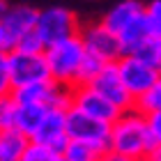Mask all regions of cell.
<instances>
[{"mask_svg":"<svg viewBox=\"0 0 161 161\" xmlns=\"http://www.w3.org/2000/svg\"><path fill=\"white\" fill-rule=\"evenodd\" d=\"M108 150H101L97 145L90 143H80V141H69L67 147L62 150L64 161H101Z\"/></svg>","mask_w":161,"mask_h":161,"instance_id":"9a60e30c","label":"cell"},{"mask_svg":"<svg viewBox=\"0 0 161 161\" xmlns=\"http://www.w3.org/2000/svg\"><path fill=\"white\" fill-rule=\"evenodd\" d=\"M30 143L44 145V147H51L55 152H62L69 143V134H67V111H60V108H51L48 115L44 118L39 131L32 136Z\"/></svg>","mask_w":161,"mask_h":161,"instance_id":"8fae6325","label":"cell"},{"mask_svg":"<svg viewBox=\"0 0 161 161\" xmlns=\"http://www.w3.org/2000/svg\"><path fill=\"white\" fill-rule=\"evenodd\" d=\"M145 118H147V127H150L152 143H154V145H161V113L145 115Z\"/></svg>","mask_w":161,"mask_h":161,"instance_id":"7402d4cb","label":"cell"},{"mask_svg":"<svg viewBox=\"0 0 161 161\" xmlns=\"http://www.w3.org/2000/svg\"><path fill=\"white\" fill-rule=\"evenodd\" d=\"M16 113H19V104L14 101L12 94L0 99V131L16 129Z\"/></svg>","mask_w":161,"mask_h":161,"instance_id":"ac0fdd59","label":"cell"},{"mask_svg":"<svg viewBox=\"0 0 161 161\" xmlns=\"http://www.w3.org/2000/svg\"><path fill=\"white\" fill-rule=\"evenodd\" d=\"M134 55H138L141 60L150 62V64H157V67H159V60H161V42H159V39H147Z\"/></svg>","mask_w":161,"mask_h":161,"instance_id":"ffe728a7","label":"cell"},{"mask_svg":"<svg viewBox=\"0 0 161 161\" xmlns=\"http://www.w3.org/2000/svg\"><path fill=\"white\" fill-rule=\"evenodd\" d=\"M145 25H147V32L152 39L161 42V0H152V3L145 5Z\"/></svg>","mask_w":161,"mask_h":161,"instance_id":"e0dca14e","label":"cell"},{"mask_svg":"<svg viewBox=\"0 0 161 161\" xmlns=\"http://www.w3.org/2000/svg\"><path fill=\"white\" fill-rule=\"evenodd\" d=\"M143 161H161V145H154V147L150 150V154L145 157Z\"/></svg>","mask_w":161,"mask_h":161,"instance_id":"d4e9b609","label":"cell"},{"mask_svg":"<svg viewBox=\"0 0 161 161\" xmlns=\"http://www.w3.org/2000/svg\"><path fill=\"white\" fill-rule=\"evenodd\" d=\"M90 87H94L104 99H108L111 104L118 108V111H129V108L136 106L134 97L129 94L127 85H124V80L120 76V69H118V62L113 64H106L104 69L99 71V76L90 83Z\"/></svg>","mask_w":161,"mask_h":161,"instance_id":"ba28073f","label":"cell"},{"mask_svg":"<svg viewBox=\"0 0 161 161\" xmlns=\"http://www.w3.org/2000/svg\"><path fill=\"white\" fill-rule=\"evenodd\" d=\"M80 39H83V44H85L87 55L97 58V60H101L104 64H113V62H118L124 55L118 35L111 32L101 21L85 23L83 28H80Z\"/></svg>","mask_w":161,"mask_h":161,"instance_id":"5b68a950","label":"cell"},{"mask_svg":"<svg viewBox=\"0 0 161 161\" xmlns=\"http://www.w3.org/2000/svg\"><path fill=\"white\" fill-rule=\"evenodd\" d=\"M51 108L46 106H19V113H16V131H21L25 138H30L39 131L44 118L48 115Z\"/></svg>","mask_w":161,"mask_h":161,"instance_id":"4fadbf2b","label":"cell"},{"mask_svg":"<svg viewBox=\"0 0 161 161\" xmlns=\"http://www.w3.org/2000/svg\"><path fill=\"white\" fill-rule=\"evenodd\" d=\"M12 92H14V85L9 76V62H7V55H0V99L9 97Z\"/></svg>","mask_w":161,"mask_h":161,"instance_id":"44dd1931","label":"cell"},{"mask_svg":"<svg viewBox=\"0 0 161 161\" xmlns=\"http://www.w3.org/2000/svg\"><path fill=\"white\" fill-rule=\"evenodd\" d=\"M101 161H136V159H131V157H124V154H118V152H111L108 150L106 154H104V159Z\"/></svg>","mask_w":161,"mask_h":161,"instance_id":"cb8c5ba5","label":"cell"},{"mask_svg":"<svg viewBox=\"0 0 161 161\" xmlns=\"http://www.w3.org/2000/svg\"><path fill=\"white\" fill-rule=\"evenodd\" d=\"M118 69H120V76L124 80V85H127L129 94L134 97V101L141 99L152 85H157L161 80V69L157 64L141 60L138 55H122L118 60Z\"/></svg>","mask_w":161,"mask_h":161,"instance_id":"8992f818","label":"cell"},{"mask_svg":"<svg viewBox=\"0 0 161 161\" xmlns=\"http://www.w3.org/2000/svg\"><path fill=\"white\" fill-rule=\"evenodd\" d=\"M7 62H9V76H12L14 90L42 83V80H51L46 55L44 53H28V51L12 48L7 53Z\"/></svg>","mask_w":161,"mask_h":161,"instance_id":"277c9868","label":"cell"},{"mask_svg":"<svg viewBox=\"0 0 161 161\" xmlns=\"http://www.w3.org/2000/svg\"><path fill=\"white\" fill-rule=\"evenodd\" d=\"M143 9H145V5H141V3H136V0H122V3H118V5H113L111 9H108L104 16H101L99 21L104 23L111 32H115V35H120L127 25H131L134 21L143 14Z\"/></svg>","mask_w":161,"mask_h":161,"instance_id":"7c38bea8","label":"cell"},{"mask_svg":"<svg viewBox=\"0 0 161 161\" xmlns=\"http://www.w3.org/2000/svg\"><path fill=\"white\" fill-rule=\"evenodd\" d=\"M44 55H46L48 74L53 83H58L60 87H67V90L78 87L80 71H83V64L87 60V51L80 35L48 46L44 51Z\"/></svg>","mask_w":161,"mask_h":161,"instance_id":"7a4b0ae2","label":"cell"},{"mask_svg":"<svg viewBox=\"0 0 161 161\" xmlns=\"http://www.w3.org/2000/svg\"><path fill=\"white\" fill-rule=\"evenodd\" d=\"M71 108H76V111L90 115V118L104 122V124H113L122 113L90 85H78L71 90Z\"/></svg>","mask_w":161,"mask_h":161,"instance_id":"9c48e42d","label":"cell"},{"mask_svg":"<svg viewBox=\"0 0 161 161\" xmlns=\"http://www.w3.org/2000/svg\"><path fill=\"white\" fill-rule=\"evenodd\" d=\"M21 161H64V159H62V152H55L51 147H44V145L30 143L25 154L21 157Z\"/></svg>","mask_w":161,"mask_h":161,"instance_id":"d6986e66","label":"cell"},{"mask_svg":"<svg viewBox=\"0 0 161 161\" xmlns=\"http://www.w3.org/2000/svg\"><path fill=\"white\" fill-rule=\"evenodd\" d=\"M67 134L69 141H80L97 145L101 150H108V136H111V124H104L90 115L69 108L67 111Z\"/></svg>","mask_w":161,"mask_h":161,"instance_id":"52a82bcc","label":"cell"},{"mask_svg":"<svg viewBox=\"0 0 161 161\" xmlns=\"http://www.w3.org/2000/svg\"><path fill=\"white\" fill-rule=\"evenodd\" d=\"M28 145L30 138H25L21 131H0V161H21Z\"/></svg>","mask_w":161,"mask_h":161,"instance_id":"5bb4252c","label":"cell"},{"mask_svg":"<svg viewBox=\"0 0 161 161\" xmlns=\"http://www.w3.org/2000/svg\"><path fill=\"white\" fill-rule=\"evenodd\" d=\"M80 28H83V23L78 21L76 12H71L69 7H62V5H51L39 9L35 35L39 37L44 51H46L48 46H53L58 42L78 37Z\"/></svg>","mask_w":161,"mask_h":161,"instance_id":"3957f363","label":"cell"},{"mask_svg":"<svg viewBox=\"0 0 161 161\" xmlns=\"http://www.w3.org/2000/svg\"><path fill=\"white\" fill-rule=\"evenodd\" d=\"M37 16H39L37 7H30V5H9V9H7L5 16L0 19V23H3L5 32H7V39H9L12 48L19 46L25 37L35 35Z\"/></svg>","mask_w":161,"mask_h":161,"instance_id":"30bf717a","label":"cell"},{"mask_svg":"<svg viewBox=\"0 0 161 161\" xmlns=\"http://www.w3.org/2000/svg\"><path fill=\"white\" fill-rule=\"evenodd\" d=\"M9 51H12V44H9V39H7V32H5L3 23H0V55H7Z\"/></svg>","mask_w":161,"mask_h":161,"instance_id":"603a6c76","label":"cell"},{"mask_svg":"<svg viewBox=\"0 0 161 161\" xmlns=\"http://www.w3.org/2000/svg\"><path fill=\"white\" fill-rule=\"evenodd\" d=\"M159 69H161V60H159Z\"/></svg>","mask_w":161,"mask_h":161,"instance_id":"4316f807","label":"cell"},{"mask_svg":"<svg viewBox=\"0 0 161 161\" xmlns=\"http://www.w3.org/2000/svg\"><path fill=\"white\" fill-rule=\"evenodd\" d=\"M152 147H154V143L150 136L147 118L138 108H129V111L120 113V118L111 124V136H108V150L111 152L143 161Z\"/></svg>","mask_w":161,"mask_h":161,"instance_id":"6da1fadb","label":"cell"},{"mask_svg":"<svg viewBox=\"0 0 161 161\" xmlns=\"http://www.w3.org/2000/svg\"><path fill=\"white\" fill-rule=\"evenodd\" d=\"M7 9H9V5H7V3H3V0H0V19L5 16V12H7Z\"/></svg>","mask_w":161,"mask_h":161,"instance_id":"484cf974","label":"cell"},{"mask_svg":"<svg viewBox=\"0 0 161 161\" xmlns=\"http://www.w3.org/2000/svg\"><path fill=\"white\" fill-rule=\"evenodd\" d=\"M134 108H138L143 115L161 113V80H159L157 85H152L141 99H136V106H134Z\"/></svg>","mask_w":161,"mask_h":161,"instance_id":"2e32d148","label":"cell"}]
</instances>
